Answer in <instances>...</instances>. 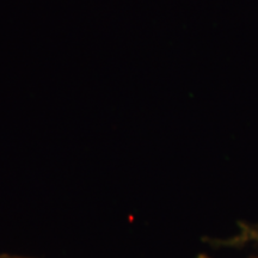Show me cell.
<instances>
[{"label": "cell", "instance_id": "1", "mask_svg": "<svg viewBox=\"0 0 258 258\" xmlns=\"http://www.w3.org/2000/svg\"><path fill=\"white\" fill-rule=\"evenodd\" d=\"M237 241H254L258 244V228L250 227V226H243L241 228V235L238 237Z\"/></svg>", "mask_w": 258, "mask_h": 258}, {"label": "cell", "instance_id": "2", "mask_svg": "<svg viewBox=\"0 0 258 258\" xmlns=\"http://www.w3.org/2000/svg\"><path fill=\"white\" fill-rule=\"evenodd\" d=\"M200 258H209V257H205V256H201Z\"/></svg>", "mask_w": 258, "mask_h": 258}]
</instances>
